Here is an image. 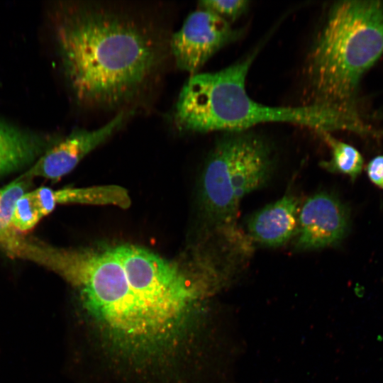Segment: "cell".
<instances>
[{
	"label": "cell",
	"mask_w": 383,
	"mask_h": 383,
	"mask_svg": "<svg viewBox=\"0 0 383 383\" xmlns=\"http://www.w3.org/2000/svg\"><path fill=\"white\" fill-rule=\"evenodd\" d=\"M318 134L331 150V160L322 162L321 166L329 172L340 173L355 179L363 167V158L360 152L353 146L333 138L328 132Z\"/></svg>",
	"instance_id": "obj_11"
},
{
	"label": "cell",
	"mask_w": 383,
	"mask_h": 383,
	"mask_svg": "<svg viewBox=\"0 0 383 383\" xmlns=\"http://www.w3.org/2000/svg\"><path fill=\"white\" fill-rule=\"evenodd\" d=\"M274 167L270 145L250 131L224 132L203 171L201 199L216 229L235 226L241 200L262 187Z\"/></svg>",
	"instance_id": "obj_4"
},
{
	"label": "cell",
	"mask_w": 383,
	"mask_h": 383,
	"mask_svg": "<svg viewBox=\"0 0 383 383\" xmlns=\"http://www.w3.org/2000/svg\"><path fill=\"white\" fill-rule=\"evenodd\" d=\"M299 203L289 194L254 213L247 221L251 241L267 247H278L296 235Z\"/></svg>",
	"instance_id": "obj_8"
},
{
	"label": "cell",
	"mask_w": 383,
	"mask_h": 383,
	"mask_svg": "<svg viewBox=\"0 0 383 383\" xmlns=\"http://www.w3.org/2000/svg\"><path fill=\"white\" fill-rule=\"evenodd\" d=\"M255 56L250 55L215 72L192 75L180 91L173 111L178 130L236 132L265 123H288L318 133L365 132V126L356 114L314 104L270 106L253 100L247 93L245 80Z\"/></svg>",
	"instance_id": "obj_2"
},
{
	"label": "cell",
	"mask_w": 383,
	"mask_h": 383,
	"mask_svg": "<svg viewBox=\"0 0 383 383\" xmlns=\"http://www.w3.org/2000/svg\"><path fill=\"white\" fill-rule=\"evenodd\" d=\"M129 112L121 110L102 126L87 130L74 129L45 149L23 176L40 177L57 181L65 176L89 153L101 145L123 126Z\"/></svg>",
	"instance_id": "obj_6"
},
{
	"label": "cell",
	"mask_w": 383,
	"mask_h": 383,
	"mask_svg": "<svg viewBox=\"0 0 383 383\" xmlns=\"http://www.w3.org/2000/svg\"><path fill=\"white\" fill-rule=\"evenodd\" d=\"M240 35V32L228 21L200 7L172 35L170 52L177 67L194 75L216 52Z\"/></svg>",
	"instance_id": "obj_5"
},
{
	"label": "cell",
	"mask_w": 383,
	"mask_h": 383,
	"mask_svg": "<svg viewBox=\"0 0 383 383\" xmlns=\"http://www.w3.org/2000/svg\"><path fill=\"white\" fill-rule=\"evenodd\" d=\"M55 38L74 96L91 108H113L135 99L153 79L165 52L148 22L94 3L62 6Z\"/></svg>",
	"instance_id": "obj_1"
},
{
	"label": "cell",
	"mask_w": 383,
	"mask_h": 383,
	"mask_svg": "<svg viewBox=\"0 0 383 383\" xmlns=\"http://www.w3.org/2000/svg\"><path fill=\"white\" fill-rule=\"evenodd\" d=\"M383 52V5L376 1H343L333 5L307 60L311 102L357 114L359 82Z\"/></svg>",
	"instance_id": "obj_3"
},
{
	"label": "cell",
	"mask_w": 383,
	"mask_h": 383,
	"mask_svg": "<svg viewBox=\"0 0 383 383\" xmlns=\"http://www.w3.org/2000/svg\"><path fill=\"white\" fill-rule=\"evenodd\" d=\"M47 147L41 137L0 120V177L32 165Z\"/></svg>",
	"instance_id": "obj_9"
},
{
	"label": "cell",
	"mask_w": 383,
	"mask_h": 383,
	"mask_svg": "<svg viewBox=\"0 0 383 383\" xmlns=\"http://www.w3.org/2000/svg\"><path fill=\"white\" fill-rule=\"evenodd\" d=\"M348 224V210L339 199L326 192L314 194L299 212L295 247L313 250L335 245L346 235Z\"/></svg>",
	"instance_id": "obj_7"
},
{
	"label": "cell",
	"mask_w": 383,
	"mask_h": 383,
	"mask_svg": "<svg viewBox=\"0 0 383 383\" xmlns=\"http://www.w3.org/2000/svg\"><path fill=\"white\" fill-rule=\"evenodd\" d=\"M43 217L33 192H28L17 201L11 222L18 233H25L33 228Z\"/></svg>",
	"instance_id": "obj_12"
},
{
	"label": "cell",
	"mask_w": 383,
	"mask_h": 383,
	"mask_svg": "<svg viewBox=\"0 0 383 383\" xmlns=\"http://www.w3.org/2000/svg\"><path fill=\"white\" fill-rule=\"evenodd\" d=\"M30 179L21 176L0 189V245L11 251L20 237L12 225L15 205L29 187Z\"/></svg>",
	"instance_id": "obj_10"
},
{
	"label": "cell",
	"mask_w": 383,
	"mask_h": 383,
	"mask_svg": "<svg viewBox=\"0 0 383 383\" xmlns=\"http://www.w3.org/2000/svg\"><path fill=\"white\" fill-rule=\"evenodd\" d=\"M366 172L370 182L383 190V155L376 156L369 162Z\"/></svg>",
	"instance_id": "obj_14"
},
{
	"label": "cell",
	"mask_w": 383,
	"mask_h": 383,
	"mask_svg": "<svg viewBox=\"0 0 383 383\" xmlns=\"http://www.w3.org/2000/svg\"><path fill=\"white\" fill-rule=\"evenodd\" d=\"M248 1L245 0H209L199 2L201 8L210 10L224 18L233 21L248 9Z\"/></svg>",
	"instance_id": "obj_13"
}]
</instances>
